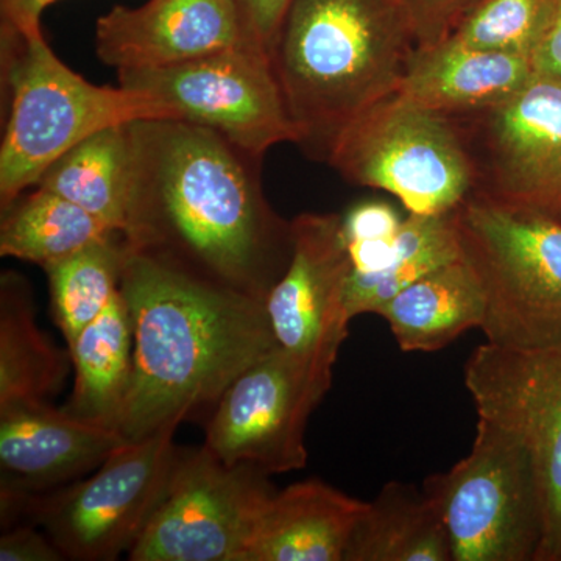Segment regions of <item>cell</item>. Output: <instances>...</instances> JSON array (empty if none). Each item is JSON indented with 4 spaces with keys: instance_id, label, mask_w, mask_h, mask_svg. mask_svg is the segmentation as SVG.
<instances>
[{
    "instance_id": "cell-1",
    "label": "cell",
    "mask_w": 561,
    "mask_h": 561,
    "mask_svg": "<svg viewBox=\"0 0 561 561\" xmlns=\"http://www.w3.org/2000/svg\"><path fill=\"white\" fill-rule=\"evenodd\" d=\"M130 135L125 242L265 301L289 264L291 232L249 168L256 157L186 121L131 122Z\"/></svg>"
},
{
    "instance_id": "cell-2",
    "label": "cell",
    "mask_w": 561,
    "mask_h": 561,
    "mask_svg": "<svg viewBox=\"0 0 561 561\" xmlns=\"http://www.w3.org/2000/svg\"><path fill=\"white\" fill-rule=\"evenodd\" d=\"M125 239V238H124ZM121 290L133 324V375L117 432L142 440L208 405L275 350L265 301L125 242Z\"/></svg>"
},
{
    "instance_id": "cell-3",
    "label": "cell",
    "mask_w": 561,
    "mask_h": 561,
    "mask_svg": "<svg viewBox=\"0 0 561 561\" xmlns=\"http://www.w3.org/2000/svg\"><path fill=\"white\" fill-rule=\"evenodd\" d=\"M415 49L401 0H291L271 58L295 144L328 162L360 114L400 91Z\"/></svg>"
},
{
    "instance_id": "cell-4",
    "label": "cell",
    "mask_w": 561,
    "mask_h": 561,
    "mask_svg": "<svg viewBox=\"0 0 561 561\" xmlns=\"http://www.w3.org/2000/svg\"><path fill=\"white\" fill-rule=\"evenodd\" d=\"M3 70L11 108L0 147V202L9 208L81 140L114 125L176 119L153 98L98 87L57 57L41 16L2 18Z\"/></svg>"
},
{
    "instance_id": "cell-5",
    "label": "cell",
    "mask_w": 561,
    "mask_h": 561,
    "mask_svg": "<svg viewBox=\"0 0 561 561\" xmlns=\"http://www.w3.org/2000/svg\"><path fill=\"white\" fill-rule=\"evenodd\" d=\"M461 254L485 294L482 328L500 348H561V220L471 194L453 210Z\"/></svg>"
},
{
    "instance_id": "cell-6",
    "label": "cell",
    "mask_w": 561,
    "mask_h": 561,
    "mask_svg": "<svg viewBox=\"0 0 561 561\" xmlns=\"http://www.w3.org/2000/svg\"><path fill=\"white\" fill-rule=\"evenodd\" d=\"M176 427L122 443L87 481L38 494L0 491L3 526L39 527L66 560L111 561L130 552L179 465Z\"/></svg>"
},
{
    "instance_id": "cell-7",
    "label": "cell",
    "mask_w": 561,
    "mask_h": 561,
    "mask_svg": "<svg viewBox=\"0 0 561 561\" xmlns=\"http://www.w3.org/2000/svg\"><path fill=\"white\" fill-rule=\"evenodd\" d=\"M343 179L394 195L411 214L442 216L474 192L456 122L394 92L342 133L328 160Z\"/></svg>"
},
{
    "instance_id": "cell-8",
    "label": "cell",
    "mask_w": 561,
    "mask_h": 561,
    "mask_svg": "<svg viewBox=\"0 0 561 561\" xmlns=\"http://www.w3.org/2000/svg\"><path fill=\"white\" fill-rule=\"evenodd\" d=\"M451 542L453 561H537L540 490L526 446L479 419L471 453L423 485Z\"/></svg>"
},
{
    "instance_id": "cell-9",
    "label": "cell",
    "mask_w": 561,
    "mask_h": 561,
    "mask_svg": "<svg viewBox=\"0 0 561 561\" xmlns=\"http://www.w3.org/2000/svg\"><path fill=\"white\" fill-rule=\"evenodd\" d=\"M119 87L150 95L186 121L219 133L251 157L295 142L271 54L242 46L180 65L117 70Z\"/></svg>"
},
{
    "instance_id": "cell-10",
    "label": "cell",
    "mask_w": 561,
    "mask_h": 561,
    "mask_svg": "<svg viewBox=\"0 0 561 561\" xmlns=\"http://www.w3.org/2000/svg\"><path fill=\"white\" fill-rule=\"evenodd\" d=\"M267 472L224 463L208 449L181 453L168 493L131 561H242L276 490Z\"/></svg>"
},
{
    "instance_id": "cell-11",
    "label": "cell",
    "mask_w": 561,
    "mask_h": 561,
    "mask_svg": "<svg viewBox=\"0 0 561 561\" xmlns=\"http://www.w3.org/2000/svg\"><path fill=\"white\" fill-rule=\"evenodd\" d=\"M474 169V192L561 220V79L535 73L500 105L449 116Z\"/></svg>"
},
{
    "instance_id": "cell-12",
    "label": "cell",
    "mask_w": 561,
    "mask_h": 561,
    "mask_svg": "<svg viewBox=\"0 0 561 561\" xmlns=\"http://www.w3.org/2000/svg\"><path fill=\"white\" fill-rule=\"evenodd\" d=\"M332 386V375L276 346L254 360L214 405L203 448L224 463L267 472L302 470L306 427Z\"/></svg>"
},
{
    "instance_id": "cell-13",
    "label": "cell",
    "mask_w": 561,
    "mask_h": 561,
    "mask_svg": "<svg viewBox=\"0 0 561 561\" xmlns=\"http://www.w3.org/2000/svg\"><path fill=\"white\" fill-rule=\"evenodd\" d=\"M479 419L522 440L540 490L537 561H561V348L522 351L483 343L465 365Z\"/></svg>"
},
{
    "instance_id": "cell-14",
    "label": "cell",
    "mask_w": 561,
    "mask_h": 561,
    "mask_svg": "<svg viewBox=\"0 0 561 561\" xmlns=\"http://www.w3.org/2000/svg\"><path fill=\"white\" fill-rule=\"evenodd\" d=\"M291 253L273 284L265 311L276 345L332 375L348 337V250L337 214H301L290 224Z\"/></svg>"
},
{
    "instance_id": "cell-15",
    "label": "cell",
    "mask_w": 561,
    "mask_h": 561,
    "mask_svg": "<svg viewBox=\"0 0 561 561\" xmlns=\"http://www.w3.org/2000/svg\"><path fill=\"white\" fill-rule=\"evenodd\" d=\"M242 46L264 47L234 0H147L116 5L95 22L98 57L117 70L165 68Z\"/></svg>"
},
{
    "instance_id": "cell-16",
    "label": "cell",
    "mask_w": 561,
    "mask_h": 561,
    "mask_svg": "<svg viewBox=\"0 0 561 561\" xmlns=\"http://www.w3.org/2000/svg\"><path fill=\"white\" fill-rule=\"evenodd\" d=\"M125 443L117 431L73 419L49 401L0 405V491L47 493L76 481Z\"/></svg>"
},
{
    "instance_id": "cell-17",
    "label": "cell",
    "mask_w": 561,
    "mask_h": 561,
    "mask_svg": "<svg viewBox=\"0 0 561 561\" xmlns=\"http://www.w3.org/2000/svg\"><path fill=\"white\" fill-rule=\"evenodd\" d=\"M534 76L529 57L448 38L413 51L398 92L424 108L459 116L500 105Z\"/></svg>"
},
{
    "instance_id": "cell-18",
    "label": "cell",
    "mask_w": 561,
    "mask_h": 561,
    "mask_svg": "<svg viewBox=\"0 0 561 561\" xmlns=\"http://www.w3.org/2000/svg\"><path fill=\"white\" fill-rule=\"evenodd\" d=\"M365 507L317 479L294 483L272 497L242 561H343Z\"/></svg>"
},
{
    "instance_id": "cell-19",
    "label": "cell",
    "mask_w": 561,
    "mask_h": 561,
    "mask_svg": "<svg viewBox=\"0 0 561 561\" xmlns=\"http://www.w3.org/2000/svg\"><path fill=\"white\" fill-rule=\"evenodd\" d=\"M485 294L470 262L460 260L413 283L378 316L405 353H434L485 319Z\"/></svg>"
},
{
    "instance_id": "cell-20",
    "label": "cell",
    "mask_w": 561,
    "mask_h": 561,
    "mask_svg": "<svg viewBox=\"0 0 561 561\" xmlns=\"http://www.w3.org/2000/svg\"><path fill=\"white\" fill-rule=\"evenodd\" d=\"M76 382L62 411L117 431L133 375V324L122 290L70 343Z\"/></svg>"
},
{
    "instance_id": "cell-21",
    "label": "cell",
    "mask_w": 561,
    "mask_h": 561,
    "mask_svg": "<svg viewBox=\"0 0 561 561\" xmlns=\"http://www.w3.org/2000/svg\"><path fill=\"white\" fill-rule=\"evenodd\" d=\"M36 187L68 198L124 234L133 192L130 124L81 140L41 175Z\"/></svg>"
},
{
    "instance_id": "cell-22",
    "label": "cell",
    "mask_w": 561,
    "mask_h": 561,
    "mask_svg": "<svg viewBox=\"0 0 561 561\" xmlns=\"http://www.w3.org/2000/svg\"><path fill=\"white\" fill-rule=\"evenodd\" d=\"M343 561H453L451 542L424 490L389 482L367 502Z\"/></svg>"
},
{
    "instance_id": "cell-23",
    "label": "cell",
    "mask_w": 561,
    "mask_h": 561,
    "mask_svg": "<svg viewBox=\"0 0 561 561\" xmlns=\"http://www.w3.org/2000/svg\"><path fill=\"white\" fill-rule=\"evenodd\" d=\"M73 368L69 351L39 330L31 289L7 273L0 287V405L49 401L60 393Z\"/></svg>"
},
{
    "instance_id": "cell-24",
    "label": "cell",
    "mask_w": 561,
    "mask_h": 561,
    "mask_svg": "<svg viewBox=\"0 0 561 561\" xmlns=\"http://www.w3.org/2000/svg\"><path fill=\"white\" fill-rule=\"evenodd\" d=\"M461 256L453 213L442 216L409 213L394 234L390 264L379 272L350 273L346 284L350 319L362 313H379L387 302L413 283Z\"/></svg>"
},
{
    "instance_id": "cell-25",
    "label": "cell",
    "mask_w": 561,
    "mask_h": 561,
    "mask_svg": "<svg viewBox=\"0 0 561 561\" xmlns=\"http://www.w3.org/2000/svg\"><path fill=\"white\" fill-rule=\"evenodd\" d=\"M116 232L68 198L36 187L3 209L0 254L46 268Z\"/></svg>"
},
{
    "instance_id": "cell-26",
    "label": "cell",
    "mask_w": 561,
    "mask_h": 561,
    "mask_svg": "<svg viewBox=\"0 0 561 561\" xmlns=\"http://www.w3.org/2000/svg\"><path fill=\"white\" fill-rule=\"evenodd\" d=\"M124 251V234L116 232L44 268L49 276L54 320L68 345L119 291Z\"/></svg>"
},
{
    "instance_id": "cell-27",
    "label": "cell",
    "mask_w": 561,
    "mask_h": 561,
    "mask_svg": "<svg viewBox=\"0 0 561 561\" xmlns=\"http://www.w3.org/2000/svg\"><path fill=\"white\" fill-rule=\"evenodd\" d=\"M551 0H482L449 38L474 49L529 57Z\"/></svg>"
},
{
    "instance_id": "cell-28",
    "label": "cell",
    "mask_w": 561,
    "mask_h": 561,
    "mask_svg": "<svg viewBox=\"0 0 561 561\" xmlns=\"http://www.w3.org/2000/svg\"><path fill=\"white\" fill-rule=\"evenodd\" d=\"M482 0H401L416 49L437 46Z\"/></svg>"
},
{
    "instance_id": "cell-29",
    "label": "cell",
    "mask_w": 561,
    "mask_h": 561,
    "mask_svg": "<svg viewBox=\"0 0 561 561\" xmlns=\"http://www.w3.org/2000/svg\"><path fill=\"white\" fill-rule=\"evenodd\" d=\"M400 214L383 202H365L342 216L345 242L379 241L393 238L402 224Z\"/></svg>"
},
{
    "instance_id": "cell-30",
    "label": "cell",
    "mask_w": 561,
    "mask_h": 561,
    "mask_svg": "<svg viewBox=\"0 0 561 561\" xmlns=\"http://www.w3.org/2000/svg\"><path fill=\"white\" fill-rule=\"evenodd\" d=\"M28 523L7 527L0 538V561H61L60 549L46 531Z\"/></svg>"
},
{
    "instance_id": "cell-31",
    "label": "cell",
    "mask_w": 561,
    "mask_h": 561,
    "mask_svg": "<svg viewBox=\"0 0 561 561\" xmlns=\"http://www.w3.org/2000/svg\"><path fill=\"white\" fill-rule=\"evenodd\" d=\"M251 33L272 54L291 0H234ZM272 60V58H271Z\"/></svg>"
},
{
    "instance_id": "cell-32",
    "label": "cell",
    "mask_w": 561,
    "mask_h": 561,
    "mask_svg": "<svg viewBox=\"0 0 561 561\" xmlns=\"http://www.w3.org/2000/svg\"><path fill=\"white\" fill-rule=\"evenodd\" d=\"M535 73L561 79V0H551L530 55Z\"/></svg>"
},
{
    "instance_id": "cell-33",
    "label": "cell",
    "mask_w": 561,
    "mask_h": 561,
    "mask_svg": "<svg viewBox=\"0 0 561 561\" xmlns=\"http://www.w3.org/2000/svg\"><path fill=\"white\" fill-rule=\"evenodd\" d=\"M2 18H16L21 14H35L31 10V0H0ZM38 16V14H35Z\"/></svg>"
},
{
    "instance_id": "cell-34",
    "label": "cell",
    "mask_w": 561,
    "mask_h": 561,
    "mask_svg": "<svg viewBox=\"0 0 561 561\" xmlns=\"http://www.w3.org/2000/svg\"><path fill=\"white\" fill-rule=\"evenodd\" d=\"M57 2V0H31V10L32 13L38 14L41 16V13H43V10L46 9V7H49L50 3Z\"/></svg>"
}]
</instances>
